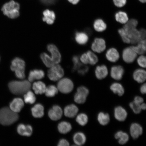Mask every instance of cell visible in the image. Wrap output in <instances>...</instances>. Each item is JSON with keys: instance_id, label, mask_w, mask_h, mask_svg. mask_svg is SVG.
Segmentation results:
<instances>
[{"instance_id": "8", "label": "cell", "mask_w": 146, "mask_h": 146, "mask_svg": "<svg viewBox=\"0 0 146 146\" xmlns=\"http://www.w3.org/2000/svg\"><path fill=\"white\" fill-rule=\"evenodd\" d=\"M91 47L94 52L100 53L105 50L106 46L104 40L101 38H96L94 39Z\"/></svg>"}, {"instance_id": "9", "label": "cell", "mask_w": 146, "mask_h": 146, "mask_svg": "<svg viewBox=\"0 0 146 146\" xmlns=\"http://www.w3.org/2000/svg\"><path fill=\"white\" fill-rule=\"evenodd\" d=\"M47 49L51 54V58L55 64L59 63L61 61V56L60 52L56 46L53 44H49Z\"/></svg>"}, {"instance_id": "51", "label": "cell", "mask_w": 146, "mask_h": 146, "mask_svg": "<svg viewBox=\"0 0 146 146\" xmlns=\"http://www.w3.org/2000/svg\"><path fill=\"white\" fill-rule=\"evenodd\" d=\"M67 1L71 4L76 5L79 2L80 0H67Z\"/></svg>"}, {"instance_id": "14", "label": "cell", "mask_w": 146, "mask_h": 146, "mask_svg": "<svg viewBox=\"0 0 146 146\" xmlns=\"http://www.w3.org/2000/svg\"><path fill=\"white\" fill-rule=\"evenodd\" d=\"M124 74V69L121 66H114L111 68L110 75L113 79L117 80H121Z\"/></svg>"}, {"instance_id": "35", "label": "cell", "mask_w": 146, "mask_h": 146, "mask_svg": "<svg viewBox=\"0 0 146 146\" xmlns=\"http://www.w3.org/2000/svg\"><path fill=\"white\" fill-rule=\"evenodd\" d=\"M76 121L79 125L84 126L88 123V117L86 114L84 113H81L76 116Z\"/></svg>"}, {"instance_id": "4", "label": "cell", "mask_w": 146, "mask_h": 146, "mask_svg": "<svg viewBox=\"0 0 146 146\" xmlns=\"http://www.w3.org/2000/svg\"><path fill=\"white\" fill-rule=\"evenodd\" d=\"M25 62L19 58H16L12 60L11 66V69L15 72L18 78L23 79L25 78Z\"/></svg>"}, {"instance_id": "24", "label": "cell", "mask_w": 146, "mask_h": 146, "mask_svg": "<svg viewBox=\"0 0 146 146\" xmlns=\"http://www.w3.org/2000/svg\"><path fill=\"white\" fill-rule=\"evenodd\" d=\"M86 137L83 132H78L76 133L73 136V140L76 145H83L86 142Z\"/></svg>"}, {"instance_id": "22", "label": "cell", "mask_w": 146, "mask_h": 146, "mask_svg": "<svg viewBox=\"0 0 146 146\" xmlns=\"http://www.w3.org/2000/svg\"><path fill=\"white\" fill-rule=\"evenodd\" d=\"M115 138L118 140V143L121 145H124L129 141V137L127 133L123 131H119L114 135Z\"/></svg>"}, {"instance_id": "5", "label": "cell", "mask_w": 146, "mask_h": 146, "mask_svg": "<svg viewBox=\"0 0 146 146\" xmlns=\"http://www.w3.org/2000/svg\"><path fill=\"white\" fill-rule=\"evenodd\" d=\"M64 74V72L62 67L57 64L50 67L47 73V76L51 80L56 81L61 79Z\"/></svg>"}, {"instance_id": "41", "label": "cell", "mask_w": 146, "mask_h": 146, "mask_svg": "<svg viewBox=\"0 0 146 146\" xmlns=\"http://www.w3.org/2000/svg\"><path fill=\"white\" fill-rule=\"evenodd\" d=\"M118 31L124 43L127 44L131 43L130 40L123 28L119 29Z\"/></svg>"}, {"instance_id": "52", "label": "cell", "mask_w": 146, "mask_h": 146, "mask_svg": "<svg viewBox=\"0 0 146 146\" xmlns=\"http://www.w3.org/2000/svg\"><path fill=\"white\" fill-rule=\"evenodd\" d=\"M141 106V109L142 110H145L146 108V105L145 103H142L140 104Z\"/></svg>"}, {"instance_id": "15", "label": "cell", "mask_w": 146, "mask_h": 146, "mask_svg": "<svg viewBox=\"0 0 146 146\" xmlns=\"http://www.w3.org/2000/svg\"><path fill=\"white\" fill-rule=\"evenodd\" d=\"M24 106L22 99L20 98H14L10 104V108L14 112L18 113L20 112Z\"/></svg>"}, {"instance_id": "44", "label": "cell", "mask_w": 146, "mask_h": 146, "mask_svg": "<svg viewBox=\"0 0 146 146\" xmlns=\"http://www.w3.org/2000/svg\"><path fill=\"white\" fill-rule=\"evenodd\" d=\"M77 92L81 93L88 96L89 93V89L86 87L84 86H81L78 88Z\"/></svg>"}, {"instance_id": "39", "label": "cell", "mask_w": 146, "mask_h": 146, "mask_svg": "<svg viewBox=\"0 0 146 146\" xmlns=\"http://www.w3.org/2000/svg\"><path fill=\"white\" fill-rule=\"evenodd\" d=\"M129 106L135 114H139L141 112L142 110L140 104L135 103L134 101L129 103Z\"/></svg>"}, {"instance_id": "10", "label": "cell", "mask_w": 146, "mask_h": 146, "mask_svg": "<svg viewBox=\"0 0 146 146\" xmlns=\"http://www.w3.org/2000/svg\"><path fill=\"white\" fill-rule=\"evenodd\" d=\"M63 114L61 108L58 105H54L48 111V115L51 120L56 121L60 119Z\"/></svg>"}, {"instance_id": "30", "label": "cell", "mask_w": 146, "mask_h": 146, "mask_svg": "<svg viewBox=\"0 0 146 146\" xmlns=\"http://www.w3.org/2000/svg\"><path fill=\"white\" fill-rule=\"evenodd\" d=\"M46 88L45 84L41 81L35 82L33 85V89L36 94H41L44 93Z\"/></svg>"}, {"instance_id": "34", "label": "cell", "mask_w": 146, "mask_h": 146, "mask_svg": "<svg viewBox=\"0 0 146 146\" xmlns=\"http://www.w3.org/2000/svg\"><path fill=\"white\" fill-rule=\"evenodd\" d=\"M58 90L57 87L53 85H50L46 88L45 94L48 97H53L57 94Z\"/></svg>"}, {"instance_id": "32", "label": "cell", "mask_w": 146, "mask_h": 146, "mask_svg": "<svg viewBox=\"0 0 146 146\" xmlns=\"http://www.w3.org/2000/svg\"><path fill=\"white\" fill-rule=\"evenodd\" d=\"M94 27L97 32H101L104 31L107 28V25L103 20L98 19L94 22Z\"/></svg>"}, {"instance_id": "16", "label": "cell", "mask_w": 146, "mask_h": 146, "mask_svg": "<svg viewBox=\"0 0 146 146\" xmlns=\"http://www.w3.org/2000/svg\"><path fill=\"white\" fill-rule=\"evenodd\" d=\"M17 131L18 134L21 136H30L32 134L33 129L30 125L20 124L18 126Z\"/></svg>"}, {"instance_id": "23", "label": "cell", "mask_w": 146, "mask_h": 146, "mask_svg": "<svg viewBox=\"0 0 146 146\" xmlns=\"http://www.w3.org/2000/svg\"><path fill=\"white\" fill-rule=\"evenodd\" d=\"M32 115L36 118H41L44 114V108L40 104H36L31 109Z\"/></svg>"}, {"instance_id": "53", "label": "cell", "mask_w": 146, "mask_h": 146, "mask_svg": "<svg viewBox=\"0 0 146 146\" xmlns=\"http://www.w3.org/2000/svg\"><path fill=\"white\" fill-rule=\"evenodd\" d=\"M140 2L142 3H146V0H138Z\"/></svg>"}, {"instance_id": "31", "label": "cell", "mask_w": 146, "mask_h": 146, "mask_svg": "<svg viewBox=\"0 0 146 146\" xmlns=\"http://www.w3.org/2000/svg\"><path fill=\"white\" fill-rule=\"evenodd\" d=\"M72 126L70 123L66 121H62L58 125V129L62 134H66L72 130Z\"/></svg>"}, {"instance_id": "29", "label": "cell", "mask_w": 146, "mask_h": 146, "mask_svg": "<svg viewBox=\"0 0 146 146\" xmlns=\"http://www.w3.org/2000/svg\"><path fill=\"white\" fill-rule=\"evenodd\" d=\"M75 39L76 42L80 45H84L88 41V36L86 33L82 32L76 33Z\"/></svg>"}, {"instance_id": "26", "label": "cell", "mask_w": 146, "mask_h": 146, "mask_svg": "<svg viewBox=\"0 0 146 146\" xmlns=\"http://www.w3.org/2000/svg\"><path fill=\"white\" fill-rule=\"evenodd\" d=\"M110 89L114 94H117L119 96H121L125 94V89L121 84L114 83L110 86Z\"/></svg>"}, {"instance_id": "11", "label": "cell", "mask_w": 146, "mask_h": 146, "mask_svg": "<svg viewBox=\"0 0 146 146\" xmlns=\"http://www.w3.org/2000/svg\"><path fill=\"white\" fill-rule=\"evenodd\" d=\"M129 132L132 138L136 139L141 135L143 133V128L139 124L133 123L130 126Z\"/></svg>"}, {"instance_id": "45", "label": "cell", "mask_w": 146, "mask_h": 146, "mask_svg": "<svg viewBox=\"0 0 146 146\" xmlns=\"http://www.w3.org/2000/svg\"><path fill=\"white\" fill-rule=\"evenodd\" d=\"M89 70L88 67L86 66L82 65L80 68L77 70L78 74L82 76L85 75Z\"/></svg>"}, {"instance_id": "6", "label": "cell", "mask_w": 146, "mask_h": 146, "mask_svg": "<svg viewBox=\"0 0 146 146\" xmlns=\"http://www.w3.org/2000/svg\"><path fill=\"white\" fill-rule=\"evenodd\" d=\"M57 88L60 92L64 94H69L73 90L74 84L69 78H64L60 79L58 82Z\"/></svg>"}, {"instance_id": "25", "label": "cell", "mask_w": 146, "mask_h": 146, "mask_svg": "<svg viewBox=\"0 0 146 146\" xmlns=\"http://www.w3.org/2000/svg\"><path fill=\"white\" fill-rule=\"evenodd\" d=\"M115 19L117 21L125 24L129 21L128 16L126 12L123 10H119L115 15Z\"/></svg>"}, {"instance_id": "20", "label": "cell", "mask_w": 146, "mask_h": 146, "mask_svg": "<svg viewBox=\"0 0 146 146\" xmlns=\"http://www.w3.org/2000/svg\"><path fill=\"white\" fill-rule=\"evenodd\" d=\"M95 73L96 78L101 80L107 77L108 74V69L105 65L98 66L96 67Z\"/></svg>"}, {"instance_id": "2", "label": "cell", "mask_w": 146, "mask_h": 146, "mask_svg": "<svg viewBox=\"0 0 146 146\" xmlns=\"http://www.w3.org/2000/svg\"><path fill=\"white\" fill-rule=\"evenodd\" d=\"M20 6L14 0H10L3 5L1 10L3 14L11 19H15L20 15Z\"/></svg>"}, {"instance_id": "49", "label": "cell", "mask_w": 146, "mask_h": 146, "mask_svg": "<svg viewBox=\"0 0 146 146\" xmlns=\"http://www.w3.org/2000/svg\"><path fill=\"white\" fill-rule=\"evenodd\" d=\"M140 92L142 94H145L146 93V84L144 83L142 84L140 88Z\"/></svg>"}, {"instance_id": "27", "label": "cell", "mask_w": 146, "mask_h": 146, "mask_svg": "<svg viewBox=\"0 0 146 146\" xmlns=\"http://www.w3.org/2000/svg\"><path fill=\"white\" fill-rule=\"evenodd\" d=\"M137 45L135 46H132L137 54L143 55L146 52V41L145 39L142 40L137 43Z\"/></svg>"}, {"instance_id": "12", "label": "cell", "mask_w": 146, "mask_h": 146, "mask_svg": "<svg viewBox=\"0 0 146 146\" xmlns=\"http://www.w3.org/2000/svg\"><path fill=\"white\" fill-rule=\"evenodd\" d=\"M43 21L45 22L48 25L53 24L56 19V14L54 11L50 9H46L42 12Z\"/></svg>"}, {"instance_id": "37", "label": "cell", "mask_w": 146, "mask_h": 146, "mask_svg": "<svg viewBox=\"0 0 146 146\" xmlns=\"http://www.w3.org/2000/svg\"><path fill=\"white\" fill-rule=\"evenodd\" d=\"M87 97L85 95L77 92L74 96V101L76 103L82 104L86 102Z\"/></svg>"}, {"instance_id": "3", "label": "cell", "mask_w": 146, "mask_h": 146, "mask_svg": "<svg viewBox=\"0 0 146 146\" xmlns=\"http://www.w3.org/2000/svg\"><path fill=\"white\" fill-rule=\"evenodd\" d=\"M19 119V115L8 107L0 110V123L4 125H9L15 123Z\"/></svg>"}, {"instance_id": "33", "label": "cell", "mask_w": 146, "mask_h": 146, "mask_svg": "<svg viewBox=\"0 0 146 146\" xmlns=\"http://www.w3.org/2000/svg\"><path fill=\"white\" fill-rule=\"evenodd\" d=\"M40 58L46 66L49 68L56 65L51 56L46 53L44 52L41 54Z\"/></svg>"}, {"instance_id": "36", "label": "cell", "mask_w": 146, "mask_h": 146, "mask_svg": "<svg viewBox=\"0 0 146 146\" xmlns=\"http://www.w3.org/2000/svg\"><path fill=\"white\" fill-rule=\"evenodd\" d=\"M24 99L25 103L33 104L35 103L36 98L34 93L30 90L25 94Z\"/></svg>"}, {"instance_id": "7", "label": "cell", "mask_w": 146, "mask_h": 146, "mask_svg": "<svg viewBox=\"0 0 146 146\" xmlns=\"http://www.w3.org/2000/svg\"><path fill=\"white\" fill-rule=\"evenodd\" d=\"M137 54L131 46L124 49L123 52V61L127 63L133 62L137 56Z\"/></svg>"}, {"instance_id": "13", "label": "cell", "mask_w": 146, "mask_h": 146, "mask_svg": "<svg viewBox=\"0 0 146 146\" xmlns=\"http://www.w3.org/2000/svg\"><path fill=\"white\" fill-rule=\"evenodd\" d=\"M114 116L118 121H125L127 116V113L126 110L121 106H118L114 109Z\"/></svg>"}, {"instance_id": "19", "label": "cell", "mask_w": 146, "mask_h": 146, "mask_svg": "<svg viewBox=\"0 0 146 146\" xmlns=\"http://www.w3.org/2000/svg\"><path fill=\"white\" fill-rule=\"evenodd\" d=\"M44 72L42 70L34 69L31 71L29 73V81L32 82L35 80H41L44 77Z\"/></svg>"}, {"instance_id": "43", "label": "cell", "mask_w": 146, "mask_h": 146, "mask_svg": "<svg viewBox=\"0 0 146 146\" xmlns=\"http://www.w3.org/2000/svg\"><path fill=\"white\" fill-rule=\"evenodd\" d=\"M146 57L143 55H141L138 58L137 61L139 66L143 68H146Z\"/></svg>"}, {"instance_id": "46", "label": "cell", "mask_w": 146, "mask_h": 146, "mask_svg": "<svg viewBox=\"0 0 146 146\" xmlns=\"http://www.w3.org/2000/svg\"><path fill=\"white\" fill-rule=\"evenodd\" d=\"M80 60L81 62L84 64H89V58L87 53L82 54L80 58Z\"/></svg>"}, {"instance_id": "47", "label": "cell", "mask_w": 146, "mask_h": 146, "mask_svg": "<svg viewBox=\"0 0 146 146\" xmlns=\"http://www.w3.org/2000/svg\"><path fill=\"white\" fill-rule=\"evenodd\" d=\"M58 146H68L69 145V142L65 139L60 140L58 143Z\"/></svg>"}, {"instance_id": "17", "label": "cell", "mask_w": 146, "mask_h": 146, "mask_svg": "<svg viewBox=\"0 0 146 146\" xmlns=\"http://www.w3.org/2000/svg\"><path fill=\"white\" fill-rule=\"evenodd\" d=\"M133 78L135 81L138 83H144L146 79V71L142 69H136L133 73Z\"/></svg>"}, {"instance_id": "50", "label": "cell", "mask_w": 146, "mask_h": 146, "mask_svg": "<svg viewBox=\"0 0 146 146\" xmlns=\"http://www.w3.org/2000/svg\"><path fill=\"white\" fill-rule=\"evenodd\" d=\"M141 34L142 40L145 39L146 37V31L145 29H141L139 30Z\"/></svg>"}, {"instance_id": "28", "label": "cell", "mask_w": 146, "mask_h": 146, "mask_svg": "<svg viewBox=\"0 0 146 146\" xmlns=\"http://www.w3.org/2000/svg\"><path fill=\"white\" fill-rule=\"evenodd\" d=\"M97 119L100 125L105 126L108 125L110 121V116L107 113L100 112L98 115Z\"/></svg>"}, {"instance_id": "18", "label": "cell", "mask_w": 146, "mask_h": 146, "mask_svg": "<svg viewBox=\"0 0 146 146\" xmlns=\"http://www.w3.org/2000/svg\"><path fill=\"white\" fill-rule=\"evenodd\" d=\"M78 112V107L74 104L67 106L64 109L65 115L70 118H74L77 115Z\"/></svg>"}, {"instance_id": "40", "label": "cell", "mask_w": 146, "mask_h": 146, "mask_svg": "<svg viewBox=\"0 0 146 146\" xmlns=\"http://www.w3.org/2000/svg\"><path fill=\"white\" fill-rule=\"evenodd\" d=\"M72 61L74 66L72 68L73 72L77 71L82 65L81 62L80 61L79 57L78 56H73Z\"/></svg>"}, {"instance_id": "38", "label": "cell", "mask_w": 146, "mask_h": 146, "mask_svg": "<svg viewBox=\"0 0 146 146\" xmlns=\"http://www.w3.org/2000/svg\"><path fill=\"white\" fill-rule=\"evenodd\" d=\"M86 53L89 58V64L92 65L96 64L98 61V58L96 55L90 51H88Z\"/></svg>"}, {"instance_id": "21", "label": "cell", "mask_w": 146, "mask_h": 146, "mask_svg": "<svg viewBox=\"0 0 146 146\" xmlns=\"http://www.w3.org/2000/svg\"><path fill=\"white\" fill-rule=\"evenodd\" d=\"M106 57L111 62H115L119 58V54L116 49L112 48L109 49L106 53Z\"/></svg>"}, {"instance_id": "1", "label": "cell", "mask_w": 146, "mask_h": 146, "mask_svg": "<svg viewBox=\"0 0 146 146\" xmlns=\"http://www.w3.org/2000/svg\"><path fill=\"white\" fill-rule=\"evenodd\" d=\"M9 89L13 94L21 95L30 90L31 87L30 82L27 80L21 81H14L9 84Z\"/></svg>"}, {"instance_id": "48", "label": "cell", "mask_w": 146, "mask_h": 146, "mask_svg": "<svg viewBox=\"0 0 146 146\" xmlns=\"http://www.w3.org/2000/svg\"><path fill=\"white\" fill-rule=\"evenodd\" d=\"M134 101L136 103L141 104L143 103L144 99L141 97L136 96L134 98Z\"/></svg>"}, {"instance_id": "42", "label": "cell", "mask_w": 146, "mask_h": 146, "mask_svg": "<svg viewBox=\"0 0 146 146\" xmlns=\"http://www.w3.org/2000/svg\"><path fill=\"white\" fill-rule=\"evenodd\" d=\"M115 6L119 8H121L126 4L127 0H113Z\"/></svg>"}]
</instances>
